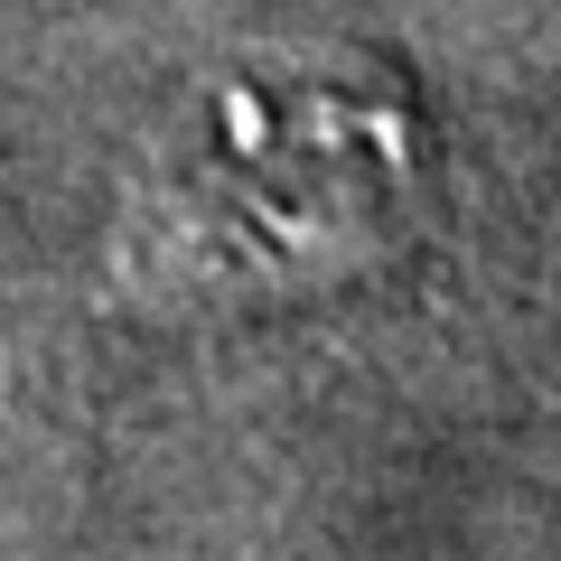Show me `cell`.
<instances>
[{
    "mask_svg": "<svg viewBox=\"0 0 561 561\" xmlns=\"http://www.w3.org/2000/svg\"><path fill=\"white\" fill-rule=\"evenodd\" d=\"M431 225L421 103L356 66H253L216 84L113 225L131 309H253L393 262Z\"/></svg>",
    "mask_w": 561,
    "mask_h": 561,
    "instance_id": "obj_1",
    "label": "cell"
}]
</instances>
